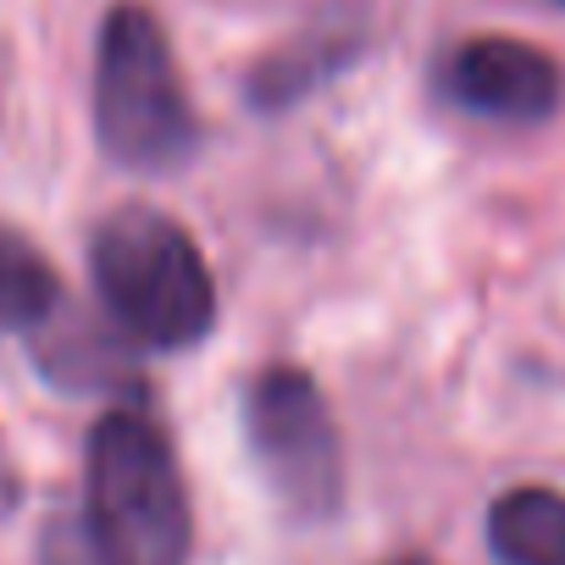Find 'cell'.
Returning <instances> with one entry per match:
<instances>
[{"mask_svg":"<svg viewBox=\"0 0 565 565\" xmlns=\"http://www.w3.org/2000/svg\"><path fill=\"white\" fill-rule=\"evenodd\" d=\"M488 548L504 565H565V493L510 488L488 510Z\"/></svg>","mask_w":565,"mask_h":565,"instance_id":"6","label":"cell"},{"mask_svg":"<svg viewBox=\"0 0 565 565\" xmlns=\"http://www.w3.org/2000/svg\"><path fill=\"white\" fill-rule=\"evenodd\" d=\"M40 565H106V554L89 537L84 515H56L40 537Z\"/></svg>","mask_w":565,"mask_h":565,"instance_id":"9","label":"cell"},{"mask_svg":"<svg viewBox=\"0 0 565 565\" xmlns=\"http://www.w3.org/2000/svg\"><path fill=\"white\" fill-rule=\"evenodd\" d=\"M84 526L106 565H189L194 515L150 416L106 411L84 449Z\"/></svg>","mask_w":565,"mask_h":565,"instance_id":"2","label":"cell"},{"mask_svg":"<svg viewBox=\"0 0 565 565\" xmlns=\"http://www.w3.org/2000/svg\"><path fill=\"white\" fill-rule=\"evenodd\" d=\"M339 62H350V40L339 34H306V40H289L282 51H271L255 73H249V100L260 106H289L300 100L311 84H322Z\"/></svg>","mask_w":565,"mask_h":565,"instance_id":"8","label":"cell"},{"mask_svg":"<svg viewBox=\"0 0 565 565\" xmlns=\"http://www.w3.org/2000/svg\"><path fill=\"white\" fill-rule=\"evenodd\" d=\"M95 134L100 150L128 172H178L200 122L178 73V56L139 0H117L95 45Z\"/></svg>","mask_w":565,"mask_h":565,"instance_id":"3","label":"cell"},{"mask_svg":"<svg viewBox=\"0 0 565 565\" xmlns=\"http://www.w3.org/2000/svg\"><path fill=\"white\" fill-rule=\"evenodd\" d=\"M23 504V477H18V460L7 449V438H0V515H12Z\"/></svg>","mask_w":565,"mask_h":565,"instance_id":"10","label":"cell"},{"mask_svg":"<svg viewBox=\"0 0 565 565\" xmlns=\"http://www.w3.org/2000/svg\"><path fill=\"white\" fill-rule=\"evenodd\" d=\"M444 89L477 111V117H499V122H543L559 111L565 100V73L548 51L526 45V40H504V34H482L466 40L449 67H444Z\"/></svg>","mask_w":565,"mask_h":565,"instance_id":"5","label":"cell"},{"mask_svg":"<svg viewBox=\"0 0 565 565\" xmlns=\"http://www.w3.org/2000/svg\"><path fill=\"white\" fill-rule=\"evenodd\" d=\"M62 306V277L12 227H0V333H34Z\"/></svg>","mask_w":565,"mask_h":565,"instance_id":"7","label":"cell"},{"mask_svg":"<svg viewBox=\"0 0 565 565\" xmlns=\"http://www.w3.org/2000/svg\"><path fill=\"white\" fill-rule=\"evenodd\" d=\"M89 277L111 328L139 350H194L216 322V282L194 233L156 205H122L95 227Z\"/></svg>","mask_w":565,"mask_h":565,"instance_id":"1","label":"cell"},{"mask_svg":"<svg viewBox=\"0 0 565 565\" xmlns=\"http://www.w3.org/2000/svg\"><path fill=\"white\" fill-rule=\"evenodd\" d=\"M244 433L260 477L300 521H328L344 504V449L311 372L266 366L244 394Z\"/></svg>","mask_w":565,"mask_h":565,"instance_id":"4","label":"cell"},{"mask_svg":"<svg viewBox=\"0 0 565 565\" xmlns=\"http://www.w3.org/2000/svg\"><path fill=\"white\" fill-rule=\"evenodd\" d=\"M548 7H565V0H548Z\"/></svg>","mask_w":565,"mask_h":565,"instance_id":"12","label":"cell"},{"mask_svg":"<svg viewBox=\"0 0 565 565\" xmlns=\"http://www.w3.org/2000/svg\"><path fill=\"white\" fill-rule=\"evenodd\" d=\"M399 565H427V559H399Z\"/></svg>","mask_w":565,"mask_h":565,"instance_id":"11","label":"cell"}]
</instances>
